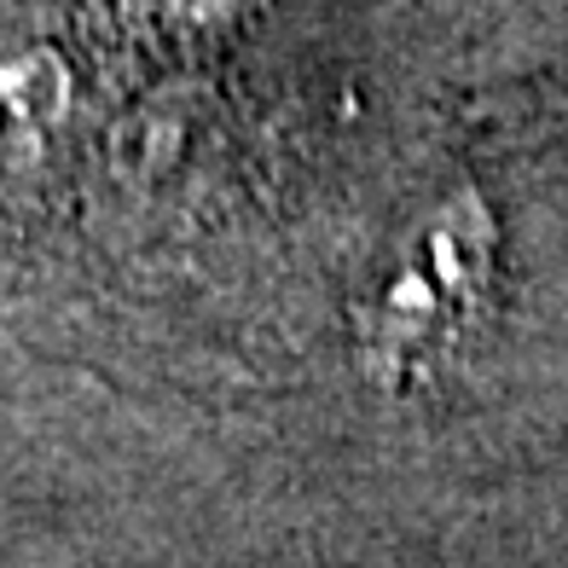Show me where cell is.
Wrapping results in <instances>:
<instances>
[{
    "label": "cell",
    "mask_w": 568,
    "mask_h": 568,
    "mask_svg": "<svg viewBox=\"0 0 568 568\" xmlns=\"http://www.w3.org/2000/svg\"><path fill=\"white\" fill-rule=\"evenodd\" d=\"M145 7L169 23H180V30H215V23L244 12V0H145Z\"/></svg>",
    "instance_id": "2"
},
{
    "label": "cell",
    "mask_w": 568,
    "mask_h": 568,
    "mask_svg": "<svg viewBox=\"0 0 568 568\" xmlns=\"http://www.w3.org/2000/svg\"><path fill=\"white\" fill-rule=\"evenodd\" d=\"M487 267H494V221H487L481 197L464 192V197L442 203L424 221L418 239H412L406 267L383 291L372 348H383V354L412 348L442 314H453V307H464L481 291Z\"/></svg>",
    "instance_id": "1"
}]
</instances>
